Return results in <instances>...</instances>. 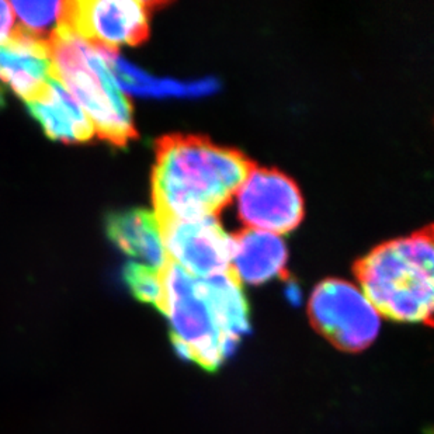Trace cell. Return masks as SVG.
<instances>
[{
  "instance_id": "obj_4",
  "label": "cell",
  "mask_w": 434,
  "mask_h": 434,
  "mask_svg": "<svg viewBox=\"0 0 434 434\" xmlns=\"http://www.w3.org/2000/svg\"><path fill=\"white\" fill-rule=\"evenodd\" d=\"M161 312L171 325L176 353L208 372H215L236 350L224 336L200 278L168 260L162 268Z\"/></svg>"
},
{
  "instance_id": "obj_15",
  "label": "cell",
  "mask_w": 434,
  "mask_h": 434,
  "mask_svg": "<svg viewBox=\"0 0 434 434\" xmlns=\"http://www.w3.org/2000/svg\"><path fill=\"white\" fill-rule=\"evenodd\" d=\"M122 275L136 300L154 305L161 311L164 303L162 270H158L148 264L131 261L125 264Z\"/></svg>"
},
{
  "instance_id": "obj_11",
  "label": "cell",
  "mask_w": 434,
  "mask_h": 434,
  "mask_svg": "<svg viewBox=\"0 0 434 434\" xmlns=\"http://www.w3.org/2000/svg\"><path fill=\"white\" fill-rule=\"evenodd\" d=\"M27 107L51 139L64 143H79L94 136V128L89 117L54 75L48 82L47 96L27 103Z\"/></svg>"
},
{
  "instance_id": "obj_13",
  "label": "cell",
  "mask_w": 434,
  "mask_h": 434,
  "mask_svg": "<svg viewBox=\"0 0 434 434\" xmlns=\"http://www.w3.org/2000/svg\"><path fill=\"white\" fill-rule=\"evenodd\" d=\"M200 280L219 329L236 349L242 338L250 331L249 305L243 294L242 281L232 268Z\"/></svg>"
},
{
  "instance_id": "obj_14",
  "label": "cell",
  "mask_w": 434,
  "mask_h": 434,
  "mask_svg": "<svg viewBox=\"0 0 434 434\" xmlns=\"http://www.w3.org/2000/svg\"><path fill=\"white\" fill-rule=\"evenodd\" d=\"M68 2H10L20 24L15 30L48 44L65 27Z\"/></svg>"
},
{
  "instance_id": "obj_1",
  "label": "cell",
  "mask_w": 434,
  "mask_h": 434,
  "mask_svg": "<svg viewBox=\"0 0 434 434\" xmlns=\"http://www.w3.org/2000/svg\"><path fill=\"white\" fill-rule=\"evenodd\" d=\"M256 165L242 152L198 135H165L155 143L152 200L157 219L217 217Z\"/></svg>"
},
{
  "instance_id": "obj_5",
  "label": "cell",
  "mask_w": 434,
  "mask_h": 434,
  "mask_svg": "<svg viewBox=\"0 0 434 434\" xmlns=\"http://www.w3.org/2000/svg\"><path fill=\"white\" fill-rule=\"evenodd\" d=\"M311 325L336 349L357 353L377 339L381 319L366 296L349 281L319 282L308 304Z\"/></svg>"
},
{
  "instance_id": "obj_7",
  "label": "cell",
  "mask_w": 434,
  "mask_h": 434,
  "mask_svg": "<svg viewBox=\"0 0 434 434\" xmlns=\"http://www.w3.org/2000/svg\"><path fill=\"white\" fill-rule=\"evenodd\" d=\"M235 196L246 228L280 235L296 229L304 218L300 187L275 169L254 166Z\"/></svg>"
},
{
  "instance_id": "obj_2",
  "label": "cell",
  "mask_w": 434,
  "mask_h": 434,
  "mask_svg": "<svg viewBox=\"0 0 434 434\" xmlns=\"http://www.w3.org/2000/svg\"><path fill=\"white\" fill-rule=\"evenodd\" d=\"M433 226L385 242L357 260L354 274L363 294L385 318L433 325Z\"/></svg>"
},
{
  "instance_id": "obj_8",
  "label": "cell",
  "mask_w": 434,
  "mask_h": 434,
  "mask_svg": "<svg viewBox=\"0 0 434 434\" xmlns=\"http://www.w3.org/2000/svg\"><path fill=\"white\" fill-rule=\"evenodd\" d=\"M158 224L168 259L196 278L232 268V239L217 217L158 219Z\"/></svg>"
},
{
  "instance_id": "obj_9",
  "label": "cell",
  "mask_w": 434,
  "mask_h": 434,
  "mask_svg": "<svg viewBox=\"0 0 434 434\" xmlns=\"http://www.w3.org/2000/svg\"><path fill=\"white\" fill-rule=\"evenodd\" d=\"M52 76L48 44L13 30L0 44V79L26 103L41 100L48 93Z\"/></svg>"
},
{
  "instance_id": "obj_3",
  "label": "cell",
  "mask_w": 434,
  "mask_h": 434,
  "mask_svg": "<svg viewBox=\"0 0 434 434\" xmlns=\"http://www.w3.org/2000/svg\"><path fill=\"white\" fill-rule=\"evenodd\" d=\"M52 75L69 89L86 110L94 135L124 148L138 136L132 106L115 85L100 51L68 29H61L48 43Z\"/></svg>"
},
{
  "instance_id": "obj_10",
  "label": "cell",
  "mask_w": 434,
  "mask_h": 434,
  "mask_svg": "<svg viewBox=\"0 0 434 434\" xmlns=\"http://www.w3.org/2000/svg\"><path fill=\"white\" fill-rule=\"evenodd\" d=\"M231 267L239 280L263 284L287 274L288 253L284 240L270 232L243 228L231 236Z\"/></svg>"
},
{
  "instance_id": "obj_12",
  "label": "cell",
  "mask_w": 434,
  "mask_h": 434,
  "mask_svg": "<svg viewBox=\"0 0 434 434\" xmlns=\"http://www.w3.org/2000/svg\"><path fill=\"white\" fill-rule=\"evenodd\" d=\"M106 231L110 240L126 254L147 260L148 266L158 270L166 266L169 259L154 212L129 210L110 214L106 218Z\"/></svg>"
},
{
  "instance_id": "obj_6",
  "label": "cell",
  "mask_w": 434,
  "mask_h": 434,
  "mask_svg": "<svg viewBox=\"0 0 434 434\" xmlns=\"http://www.w3.org/2000/svg\"><path fill=\"white\" fill-rule=\"evenodd\" d=\"M162 2L138 0H78L66 3L65 29L93 47L115 51L139 45L150 37L151 17Z\"/></svg>"
}]
</instances>
